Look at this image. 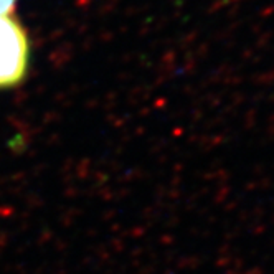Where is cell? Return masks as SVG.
I'll return each instance as SVG.
<instances>
[{"instance_id":"1","label":"cell","mask_w":274,"mask_h":274,"mask_svg":"<svg viewBox=\"0 0 274 274\" xmlns=\"http://www.w3.org/2000/svg\"><path fill=\"white\" fill-rule=\"evenodd\" d=\"M28 64L25 32L10 17H0V88L12 86L23 78Z\"/></svg>"},{"instance_id":"2","label":"cell","mask_w":274,"mask_h":274,"mask_svg":"<svg viewBox=\"0 0 274 274\" xmlns=\"http://www.w3.org/2000/svg\"><path fill=\"white\" fill-rule=\"evenodd\" d=\"M14 3H15V0H0V17L7 15L8 12L14 8Z\"/></svg>"}]
</instances>
